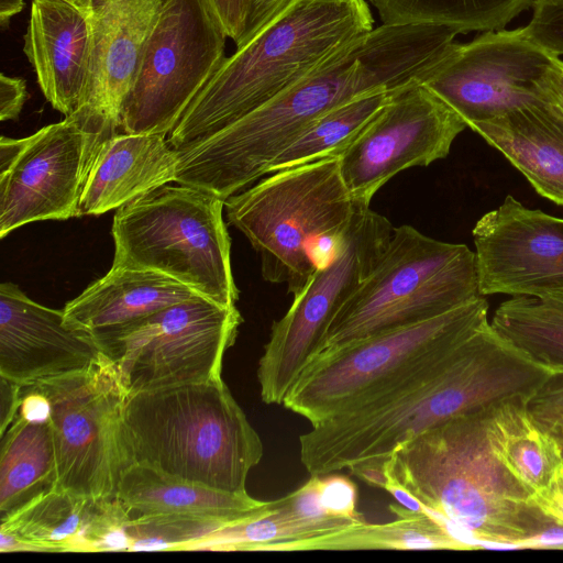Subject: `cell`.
I'll use <instances>...</instances> for the list:
<instances>
[{
    "mask_svg": "<svg viewBox=\"0 0 563 563\" xmlns=\"http://www.w3.org/2000/svg\"><path fill=\"white\" fill-rule=\"evenodd\" d=\"M65 1L84 14L90 30L89 74L81 107L119 124L142 52L169 0Z\"/></svg>",
    "mask_w": 563,
    "mask_h": 563,
    "instance_id": "d6986e66",
    "label": "cell"
},
{
    "mask_svg": "<svg viewBox=\"0 0 563 563\" xmlns=\"http://www.w3.org/2000/svg\"><path fill=\"white\" fill-rule=\"evenodd\" d=\"M22 385L0 376V435L15 419L21 402Z\"/></svg>",
    "mask_w": 563,
    "mask_h": 563,
    "instance_id": "ab89813d",
    "label": "cell"
},
{
    "mask_svg": "<svg viewBox=\"0 0 563 563\" xmlns=\"http://www.w3.org/2000/svg\"><path fill=\"white\" fill-rule=\"evenodd\" d=\"M42 552V550L27 541H24L20 538H16L10 532L0 530V552L7 553V552Z\"/></svg>",
    "mask_w": 563,
    "mask_h": 563,
    "instance_id": "7bdbcfd3",
    "label": "cell"
},
{
    "mask_svg": "<svg viewBox=\"0 0 563 563\" xmlns=\"http://www.w3.org/2000/svg\"><path fill=\"white\" fill-rule=\"evenodd\" d=\"M355 206L334 156L274 172L224 201L230 224L257 253L263 278L286 284L292 297L332 256Z\"/></svg>",
    "mask_w": 563,
    "mask_h": 563,
    "instance_id": "8992f818",
    "label": "cell"
},
{
    "mask_svg": "<svg viewBox=\"0 0 563 563\" xmlns=\"http://www.w3.org/2000/svg\"><path fill=\"white\" fill-rule=\"evenodd\" d=\"M102 354L63 310L31 300L12 283L0 285V376L30 385L85 371Z\"/></svg>",
    "mask_w": 563,
    "mask_h": 563,
    "instance_id": "ac0fdd59",
    "label": "cell"
},
{
    "mask_svg": "<svg viewBox=\"0 0 563 563\" xmlns=\"http://www.w3.org/2000/svg\"><path fill=\"white\" fill-rule=\"evenodd\" d=\"M528 35L556 56L563 55V0H533Z\"/></svg>",
    "mask_w": 563,
    "mask_h": 563,
    "instance_id": "836d02e7",
    "label": "cell"
},
{
    "mask_svg": "<svg viewBox=\"0 0 563 563\" xmlns=\"http://www.w3.org/2000/svg\"><path fill=\"white\" fill-rule=\"evenodd\" d=\"M23 52L52 107L68 117L82 103L90 63V30L65 0H32Z\"/></svg>",
    "mask_w": 563,
    "mask_h": 563,
    "instance_id": "7402d4cb",
    "label": "cell"
},
{
    "mask_svg": "<svg viewBox=\"0 0 563 563\" xmlns=\"http://www.w3.org/2000/svg\"><path fill=\"white\" fill-rule=\"evenodd\" d=\"M225 525L187 516L131 517L125 526L128 551L186 550Z\"/></svg>",
    "mask_w": 563,
    "mask_h": 563,
    "instance_id": "d6a6232c",
    "label": "cell"
},
{
    "mask_svg": "<svg viewBox=\"0 0 563 563\" xmlns=\"http://www.w3.org/2000/svg\"><path fill=\"white\" fill-rule=\"evenodd\" d=\"M117 497L131 517L170 515L233 523L271 509V501L219 490L145 463H133L123 472Z\"/></svg>",
    "mask_w": 563,
    "mask_h": 563,
    "instance_id": "484cf974",
    "label": "cell"
},
{
    "mask_svg": "<svg viewBox=\"0 0 563 563\" xmlns=\"http://www.w3.org/2000/svg\"><path fill=\"white\" fill-rule=\"evenodd\" d=\"M465 121L421 82L391 93L338 156L352 199L369 206L395 175L446 157Z\"/></svg>",
    "mask_w": 563,
    "mask_h": 563,
    "instance_id": "2e32d148",
    "label": "cell"
},
{
    "mask_svg": "<svg viewBox=\"0 0 563 563\" xmlns=\"http://www.w3.org/2000/svg\"><path fill=\"white\" fill-rule=\"evenodd\" d=\"M544 102L563 119V60L558 57L543 89Z\"/></svg>",
    "mask_w": 563,
    "mask_h": 563,
    "instance_id": "60d3db41",
    "label": "cell"
},
{
    "mask_svg": "<svg viewBox=\"0 0 563 563\" xmlns=\"http://www.w3.org/2000/svg\"><path fill=\"white\" fill-rule=\"evenodd\" d=\"M527 548L533 549H563V523L552 522L539 534L532 538Z\"/></svg>",
    "mask_w": 563,
    "mask_h": 563,
    "instance_id": "b9f144b4",
    "label": "cell"
},
{
    "mask_svg": "<svg viewBox=\"0 0 563 563\" xmlns=\"http://www.w3.org/2000/svg\"><path fill=\"white\" fill-rule=\"evenodd\" d=\"M489 407L404 442L365 482L401 487L471 549L527 548L555 520L530 503V493L494 454L486 432Z\"/></svg>",
    "mask_w": 563,
    "mask_h": 563,
    "instance_id": "3957f363",
    "label": "cell"
},
{
    "mask_svg": "<svg viewBox=\"0 0 563 563\" xmlns=\"http://www.w3.org/2000/svg\"><path fill=\"white\" fill-rule=\"evenodd\" d=\"M27 99L24 79L0 76V119L1 121L16 120Z\"/></svg>",
    "mask_w": 563,
    "mask_h": 563,
    "instance_id": "74e56055",
    "label": "cell"
},
{
    "mask_svg": "<svg viewBox=\"0 0 563 563\" xmlns=\"http://www.w3.org/2000/svg\"><path fill=\"white\" fill-rule=\"evenodd\" d=\"M558 57L536 43L525 26L485 31L467 43H455L421 84L468 128L515 109L547 104L543 89Z\"/></svg>",
    "mask_w": 563,
    "mask_h": 563,
    "instance_id": "9a60e30c",
    "label": "cell"
},
{
    "mask_svg": "<svg viewBox=\"0 0 563 563\" xmlns=\"http://www.w3.org/2000/svg\"><path fill=\"white\" fill-rule=\"evenodd\" d=\"M133 463L233 494L263 443L222 377L129 394L124 408Z\"/></svg>",
    "mask_w": 563,
    "mask_h": 563,
    "instance_id": "5b68a950",
    "label": "cell"
},
{
    "mask_svg": "<svg viewBox=\"0 0 563 563\" xmlns=\"http://www.w3.org/2000/svg\"><path fill=\"white\" fill-rule=\"evenodd\" d=\"M490 324L534 361L563 369V294L510 297Z\"/></svg>",
    "mask_w": 563,
    "mask_h": 563,
    "instance_id": "4dcf8cb0",
    "label": "cell"
},
{
    "mask_svg": "<svg viewBox=\"0 0 563 563\" xmlns=\"http://www.w3.org/2000/svg\"><path fill=\"white\" fill-rule=\"evenodd\" d=\"M530 503L548 517L563 523V467L549 486L530 496Z\"/></svg>",
    "mask_w": 563,
    "mask_h": 563,
    "instance_id": "f35d334b",
    "label": "cell"
},
{
    "mask_svg": "<svg viewBox=\"0 0 563 563\" xmlns=\"http://www.w3.org/2000/svg\"><path fill=\"white\" fill-rule=\"evenodd\" d=\"M382 24H434L460 33L504 29L533 0H366Z\"/></svg>",
    "mask_w": 563,
    "mask_h": 563,
    "instance_id": "f546056e",
    "label": "cell"
},
{
    "mask_svg": "<svg viewBox=\"0 0 563 563\" xmlns=\"http://www.w3.org/2000/svg\"><path fill=\"white\" fill-rule=\"evenodd\" d=\"M393 92H368L323 113L276 157L268 174L324 157H338Z\"/></svg>",
    "mask_w": 563,
    "mask_h": 563,
    "instance_id": "1f68e13d",
    "label": "cell"
},
{
    "mask_svg": "<svg viewBox=\"0 0 563 563\" xmlns=\"http://www.w3.org/2000/svg\"><path fill=\"white\" fill-rule=\"evenodd\" d=\"M481 296L475 252L394 227L378 262L330 322L310 362L365 338L448 312Z\"/></svg>",
    "mask_w": 563,
    "mask_h": 563,
    "instance_id": "52a82bcc",
    "label": "cell"
},
{
    "mask_svg": "<svg viewBox=\"0 0 563 563\" xmlns=\"http://www.w3.org/2000/svg\"><path fill=\"white\" fill-rule=\"evenodd\" d=\"M130 519L118 497L93 498L54 488L0 519V530L42 552L128 551Z\"/></svg>",
    "mask_w": 563,
    "mask_h": 563,
    "instance_id": "ffe728a7",
    "label": "cell"
},
{
    "mask_svg": "<svg viewBox=\"0 0 563 563\" xmlns=\"http://www.w3.org/2000/svg\"><path fill=\"white\" fill-rule=\"evenodd\" d=\"M295 0H251L246 29L240 47L280 15Z\"/></svg>",
    "mask_w": 563,
    "mask_h": 563,
    "instance_id": "8d00e7d4",
    "label": "cell"
},
{
    "mask_svg": "<svg viewBox=\"0 0 563 563\" xmlns=\"http://www.w3.org/2000/svg\"><path fill=\"white\" fill-rule=\"evenodd\" d=\"M224 200L196 187H157L117 209L112 265L154 271L220 305L234 307Z\"/></svg>",
    "mask_w": 563,
    "mask_h": 563,
    "instance_id": "ba28073f",
    "label": "cell"
},
{
    "mask_svg": "<svg viewBox=\"0 0 563 563\" xmlns=\"http://www.w3.org/2000/svg\"><path fill=\"white\" fill-rule=\"evenodd\" d=\"M542 197L563 206V119L549 106L511 110L468 125Z\"/></svg>",
    "mask_w": 563,
    "mask_h": 563,
    "instance_id": "4316f807",
    "label": "cell"
},
{
    "mask_svg": "<svg viewBox=\"0 0 563 563\" xmlns=\"http://www.w3.org/2000/svg\"><path fill=\"white\" fill-rule=\"evenodd\" d=\"M30 385L48 404L55 488L93 498L117 497L121 476L133 464L124 422L129 393L117 362L102 354L85 371Z\"/></svg>",
    "mask_w": 563,
    "mask_h": 563,
    "instance_id": "9c48e42d",
    "label": "cell"
},
{
    "mask_svg": "<svg viewBox=\"0 0 563 563\" xmlns=\"http://www.w3.org/2000/svg\"><path fill=\"white\" fill-rule=\"evenodd\" d=\"M23 0H0V24L5 29L13 15L22 11Z\"/></svg>",
    "mask_w": 563,
    "mask_h": 563,
    "instance_id": "ee69618b",
    "label": "cell"
},
{
    "mask_svg": "<svg viewBox=\"0 0 563 563\" xmlns=\"http://www.w3.org/2000/svg\"><path fill=\"white\" fill-rule=\"evenodd\" d=\"M389 509L396 516L393 521H364L324 536L274 544L267 551L472 550L428 512L396 504Z\"/></svg>",
    "mask_w": 563,
    "mask_h": 563,
    "instance_id": "f1b7e54d",
    "label": "cell"
},
{
    "mask_svg": "<svg viewBox=\"0 0 563 563\" xmlns=\"http://www.w3.org/2000/svg\"><path fill=\"white\" fill-rule=\"evenodd\" d=\"M525 402L539 423L563 417V369L553 373Z\"/></svg>",
    "mask_w": 563,
    "mask_h": 563,
    "instance_id": "e575fe53",
    "label": "cell"
},
{
    "mask_svg": "<svg viewBox=\"0 0 563 563\" xmlns=\"http://www.w3.org/2000/svg\"><path fill=\"white\" fill-rule=\"evenodd\" d=\"M484 323L299 437L310 475L344 468L362 481L397 446L459 415L527 399L553 373Z\"/></svg>",
    "mask_w": 563,
    "mask_h": 563,
    "instance_id": "6da1fadb",
    "label": "cell"
},
{
    "mask_svg": "<svg viewBox=\"0 0 563 563\" xmlns=\"http://www.w3.org/2000/svg\"><path fill=\"white\" fill-rule=\"evenodd\" d=\"M366 521L334 505L323 476L311 477L290 494L271 501L256 517L225 525L194 543V550L267 551L274 544L324 536Z\"/></svg>",
    "mask_w": 563,
    "mask_h": 563,
    "instance_id": "603a6c76",
    "label": "cell"
},
{
    "mask_svg": "<svg viewBox=\"0 0 563 563\" xmlns=\"http://www.w3.org/2000/svg\"><path fill=\"white\" fill-rule=\"evenodd\" d=\"M227 37L205 0H169L121 106V133L166 137L225 59Z\"/></svg>",
    "mask_w": 563,
    "mask_h": 563,
    "instance_id": "4fadbf2b",
    "label": "cell"
},
{
    "mask_svg": "<svg viewBox=\"0 0 563 563\" xmlns=\"http://www.w3.org/2000/svg\"><path fill=\"white\" fill-rule=\"evenodd\" d=\"M393 231L387 218L356 202L332 256L314 271L287 312L272 325L257 366L265 404H284L330 322L374 268Z\"/></svg>",
    "mask_w": 563,
    "mask_h": 563,
    "instance_id": "8fae6325",
    "label": "cell"
},
{
    "mask_svg": "<svg viewBox=\"0 0 563 563\" xmlns=\"http://www.w3.org/2000/svg\"><path fill=\"white\" fill-rule=\"evenodd\" d=\"M482 296L563 294V218L508 195L472 230Z\"/></svg>",
    "mask_w": 563,
    "mask_h": 563,
    "instance_id": "e0dca14e",
    "label": "cell"
},
{
    "mask_svg": "<svg viewBox=\"0 0 563 563\" xmlns=\"http://www.w3.org/2000/svg\"><path fill=\"white\" fill-rule=\"evenodd\" d=\"M487 321L488 302L481 295L442 314L354 342L308 363L283 405L313 426L428 355L466 340Z\"/></svg>",
    "mask_w": 563,
    "mask_h": 563,
    "instance_id": "30bf717a",
    "label": "cell"
},
{
    "mask_svg": "<svg viewBox=\"0 0 563 563\" xmlns=\"http://www.w3.org/2000/svg\"><path fill=\"white\" fill-rule=\"evenodd\" d=\"M197 292L164 274L112 265L64 309L65 322L87 332L107 355L115 340L147 317Z\"/></svg>",
    "mask_w": 563,
    "mask_h": 563,
    "instance_id": "44dd1931",
    "label": "cell"
},
{
    "mask_svg": "<svg viewBox=\"0 0 563 563\" xmlns=\"http://www.w3.org/2000/svg\"><path fill=\"white\" fill-rule=\"evenodd\" d=\"M457 34L434 24L374 27L276 98L178 151L175 181L225 201L268 174L276 157L323 113L368 92L421 82L451 52Z\"/></svg>",
    "mask_w": 563,
    "mask_h": 563,
    "instance_id": "7a4b0ae2",
    "label": "cell"
},
{
    "mask_svg": "<svg viewBox=\"0 0 563 563\" xmlns=\"http://www.w3.org/2000/svg\"><path fill=\"white\" fill-rule=\"evenodd\" d=\"M374 29L366 0H295L225 57L169 133L192 147L267 103Z\"/></svg>",
    "mask_w": 563,
    "mask_h": 563,
    "instance_id": "277c9868",
    "label": "cell"
},
{
    "mask_svg": "<svg viewBox=\"0 0 563 563\" xmlns=\"http://www.w3.org/2000/svg\"><path fill=\"white\" fill-rule=\"evenodd\" d=\"M227 36L238 46L244 35L251 0H205Z\"/></svg>",
    "mask_w": 563,
    "mask_h": 563,
    "instance_id": "d590c367",
    "label": "cell"
},
{
    "mask_svg": "<svg viewBox=\"0 0 563 563\" xmlns=\"http://www.w3.org/2000/svg\"><path fill=\"white\" fill-rule=\"evenodd\" d=\"M119 124L87 107L23 139L0 140V236L34 221L80 216L91 166Z\"/></svg>",
    "mask_w": 563,
    "mask_h": 563,
    "instance_id": "7c38bea8",
    "label": "cell"
},
{
    "mask_svg": "<svg viewBox=\"0 0 563 563\" xmlns=\"http://www.w3.org/2000/svg\"><path fill=\"white\" fill-rule=\"evenodd\" d=\"M177 151L165 136L117 133L101 145L91 166L80 216H100L175 181Z\"/></svg>",
    "mask_w": 563,
    "mask_h": 563,
    "instance_id": "cb8c5ba5",
    "label": "cell"
},
{
    "mask_svg": "<svg viewBox=\"0 0 563 563\" xmlns=\"http://www.w3.org/2000/svg\"><path fill=\"white\" fill-rule=\"evenodd\" d=\"M0 519L57 485L47 399L23 385L18 415L0 435Z\"/></svg>",
    "mask_w": 563,
    "mask_h": 563,
    "instance_id": "d4e9b609",
    "label": "cell"
},
{
    "mask_svg": "<svg viewBox=\"0 0 563 563\" xmlns=\"http://www.w3.org/2000/svg\"><path fill=\"white\" fill-rule=\"evenodd\" d=\"M242 322L235 306L196 294L125 331L107 356L129 394L219 378Z\"/></svg>",
    "mask_w": 563,
    "mask_h": 563,
    "instance_id": "5bb4252c",
    "label": "cell"
},
{
    "mask_svg": "<svg viewBox=\"0 0 563 563\" xmlns=\"http://www.w3.org/2000/svg\"><path fill=\"white\" fill-rule=\"evenodd\" d=\"M525 401L515 398L490 406L486 432L494 454L532 495L560 473L563 446L531 416Z\"/></svg>",
    "mask_w": 563,
    "mask_h": 563,
    "instance_id": "83f0119b",
    "label": "cell"
},
{
    "mask_svg": "<svg viewBox=\"0 0 563 563\" xmlns=\"http://www.w3.org/2000/svg\"><path fill=\"white\" fill-rule=\"evenodd\" d=\"M539 423V422H538ZM542 428L553 434L563 446V417L539 423Z\"/></svg>",
    "mask_w": 563,
    "mask_h": 563,
    "instance_id": "f6af8a7d",
    "label": "cell"
}]
</instances>
